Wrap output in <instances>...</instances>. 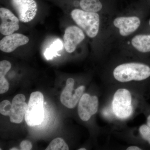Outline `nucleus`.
I'll list each match as a JSON object with an SVG mask.
<instances>
[{
	"label": "nucleus",
	"mask_w": 150,
	"mask_h": 150,
	"mask_svg": "<svg viewBox=\"0 0 150 150\" xmlns=\"http://www.w3.org/2000/svg\"><path fill=\"white\" fill-rule=\"evenodd\" d=\"M0 18V32L3 35H10L19 28V20L8 9L1 8Z\"/></svg>",
	"instance_id": "10"
},
{
	"label": "nucleus",
	"mask_w": 150,
	"mask_h": 150,
	"mask_svg": "<svg viewBox=\"0 0 150 150\" xmlns=\"http://www.w3.org/2000/svg\"><path fill=\"white\" fill-rule=\"evenodd\" d=\"M10 150H18V149L17 148L13 147L11 148V149H10Z\"/></svg>",
	"instance_id": "23"
},
{
	"label": "nucleus",
	"mask_w": 150,
	"mask_h": 150,
	"mask_svg": "<svg viewBox=\"0 0 150 150\" xmlns=\"http://www.w3.org/2000/svg\"><path fill=\"white\" fill-rule=\"evenodd\" d=\"M137 141L144 149H150V127L146 123L139 126Z\"/></svg>",
	"instance_id": "14"
},
{
	"label": "nucleus",
	"mask_w": 150,
	"mask_h": 150,
	"mask_svg": "<svg viewBox=\"0 0 150 150\" xmlns=\"http://www.w3.org/2000/svg\"><path fill=\"white\" fill-rule=\"evenodd\" d=\"M44 96L40 92H33L30 94L25 120L28 126L39 125L44 119Z\"/></svg>",
	"instance_id": "4"
},
{
	"label": "nucleus",
	"mask_w": 150,
	"mask_h": 150,
	"mask_svg": "<svg viewBox=\"0 0 150 150\" xmlns=\"http://www.w3.org/2000/svg\"><path fill=\"white\" fill-rule=\"evenodd\" d=\"M131 44L140 53H150V35L140 34L135 35L131 40Z\"/></svg>",
	"instance_id": "13"
},
{
	"label": "nucleus",
	"mask_w": 150,
	"mask_h": 150,
	"mask_svg": "<svg viewBox=\"0 0 150 150\" xmlns=\"http://www.w3.org/2000/svg\"><path fill=\"white\" fill-rule=\"evenodd\" d=\"M79 150H86V149L85 148H81L80 149H78Z\"/></svg>",
	"instance_id": "24"
},
{
	"label": "nucleus",
	"mask_w": 150,
	"mask_h": 150,
	"mask_svg": "<svg viewBox=\"0 0 150 150\" xmlns=\"http://www.w3.org/2000/svg\"><path fill=\"white\" fill-rule=\"evenodd\" d=\"M141 23L139 18L136 16L118 17L113 21V25L119 29V33L123 37L135 32L140 27Z\"/></svg>",
	"instance_id": "9"
},
{
	"label": "nucleus",
	"mask_w": 150,
	"mask_h": 150,
	"mask_svg": "<svg viewBox=\"0 0 150 150\" xmlns=\"http://www.w3.org/2000/svg\"><path fill=\"white\" fill-rule=\"evenodd\" d=\"M8 1L22 22L32 21L36 16L38 6L36 0H8Z\"/></svg>",
	"instance_id": "5"
},
{
	"label": "nucleus",
	"mask_w": 150,
	"mask_h": 150,
	"mask_svg": "<svg viewBox=\"0 0 150 150\" xmlns=\"http://www.w3.org/2000/svg\"><path fill=\"white\" fill-rule=\"evenodd\" d=\"M75 83L74 80L72 78L68 79L60 97L62 104L70 109L76 106L86 90L85 86L83 85L75 89Z\"/></svg>",
	"instance_id": "6"
},
{
	"label": "nucleus",
	"mask_w": 150,
	"mask_h": 150,
	"mask_svg": "<svg viewBox=\"0 0 150 150\" xmlns=\"http://www.w3.org/2000/svg\"><path fill=\"white\" fill-rule=\"evenodd\" d=\"M126 150H144V148L139 145H132L129 146L126 149Z\"/></svg>",
	"instance_id": "22"
},
{
	"label": "nucleus",
	"mask_w": 150,
	"mask_h": 150,
	"mask_svg": "<svg viewBox=\"0 0 150 150\" xmlns=\"http://www.w3.org/2000/svg\"><path fill=\"white\" fill-rule=\"evenodd\" d=\"M21 150H30L32 149V145L29 141L27 140H24L21 143Z\"/></svg>",
	"instance_id": "21"
},
{
	"label": "nucleus",
	"mask_w": 150,
	"mask_h": 150,
	"mask_svg": "<svg viewBox=\"0 0 150 150\" xmlns=\"http://www.w3.org/2000/svg\"><path fill=\"white\" fill-rule=\"evenodd\" d=\"M114 85H125L150 90V64L141 62L122 63L114 67L112 72Z\"/></svg>",
	"instance_id": "2"
},
{
	"label": "nucleus",
	"mask_w": 150,
	"mask_h": 150,
	"mask_svg": "<svg viewBox=\"0 0 150 150\" xmlns=\"http://www.w3.org/2000/svg\"><path fill=\"white\" fill-rule=\"evenodd\" d=\"M73 20L91 38L96 37L99 32L100 18L97 13L89 12L76 8L71 12Z\"/></svg>",
	"instance_id": "3"
},
{
	"label": "nucleus",
	"mask_w": 150,
	"mask_h": 150,
	"mask_svg": "<svg viewBox=\"0 0 150 150\" xmlns=\"http://www.w3.org/2000/svg\"><path fill=\"white\" fill-rule=\"evenodd\" d=\"M108 98L101 109V114L106 120L115 123L126 122L142 112L146 102V92L143 90L125 85L110 86Z\"/></svg>",
	"instance_id": "1"
},
{
	"label": "nucleus",
	"mask_w": 150,
	"mask_h": 150,
	"mask_svg": "<svg viewBox=\"0 0 150 150\" xmlns=\"http://www.w3.org/2000/svg\"><path fill=\"white\" fill-rule=\"evenodd\" d=\"M63 44L62 41L58 40L54 41L50 48L46 49L45 56L47 60L52 59L54 56L57 55V52L62 48Z\"/></svg>",
	"instance_id": "17"
},
{
	"label": "nucleus",
	"mask_w": 150,
	"mask_h": 150,
	"mask_svg": "<svg viewBox=\"0 0 150 150\" xmlns=\"http://www.w3.org/2000/svg\"><path fill=\"white\" fill-rule=\"evenodd\" d=\"M79 5L82 10L89 12L98 13L103 8L100 0H80Z\"/></svg>",
	"instance_id": "16"
},
{
	"label": "nucleus",
	"mask_w": 150,
	"mask_h": 150,
	"mask_svg": "<svg viewBox=\"0 0 150 150\" xmlns=\"http://www.w3.org/2000/svg\"><path fill=\"white\" fill-rule=\"evenodd\" d=\"M85 38L83 30L79 27L71 25L67 28L64 35L65 49L67 52L72 53Z\"/></svg>",
	"instance_id": "8"
},
{
	"label": "nucleus",
	"mask_w": 150,
	"mask_h": 150,
	"mask_svg": "<svg viewBox=\"0 0 150 150\" xmlns=\"http://www.w3.org/2000/svg\"><path fill=\"white\" fill-rule=\"evenodd\" d=\"M99 101L98 96L84 93L81 97L78 106V113L82 121L87 122L99 110Z\"/></svg>",
	"instance_id": "7"
},
{
	"label": "nucleus",
	"mask_w": 150,
	"mask_h": 150,
	"mask_svg": "<svg viewBox=\"0 0 150 150\" xmlns=\"http://www.w3.org/2000/svg\"><path fill=\"white\" fill-rule=\"evenodd\" d=\"M69 147L64 139L60 138L54 139L50 143L46 150H68Z\"/></svg>",
	"instance_id": "18"
},
{
	"label": "nucleus",
	"mask_w": 150,
	"mask_h": 150,
	"mask_svg": "<svg viewBox=\"0 0 150 150\" xmlns=\"http://www.w3.org/2000/svg\"><path fill=\"white\" fill-rule=\"evenodd\" d=\"M12 103L5 100L0 103V113L5 116H10L11 112Z\"/></svg>",
	"instance_id": "19"
},
{
	"label": "nucleus",
	"mask_w": 150,
	"mask_h": 150,
	"mask_svg": "<svg viewBox=\"0 0 150 150\" xmlns=\"http://www.w3.org/2000/svg\"><path fill=\"white\" fill-rule=\"evenodd\" d=\"M11 65L8 61L0 62V93H5L9 88V83L6 79L5 76L11 69Z\"/></svg>",
	"instance_id": "15"
},
{
	"label": "nucleus",
	"mask_w": 150,
	"mask_h": 150,
	"mask_svg": "<svg viewBox=\"0 0 150 150\" xmlns=\"http://www.w3.org/2000/svg\"><path fill=\"white\" fill-rule=\"evenodd\" d=\"M25 100V96L22 94L16 95L13 98L12 102L11 112L9 116L12 123L18 124L23 121L28 105Z\"/></svg>",
	"instance_id": "12"
},
{
	"label": "nucleus",
	"mask_w": 150,
	"mask_h": 150,
	"mask_svg": "<svg viewBox=\"0 0 150 150\" xmlns=\"http://www.w3.org/2000/svg\"><path fill=\"white\" fill-rule=\"evenodd\" d=\"M27 36L21 33H12L7 35L0 41V49L5 53H9L18 47L23 46L29 42Z\"/></svg>",
	"instance_id": "11"
},
{
	"label": "nucleus",
	"mask_w": 150,
	"mask_h": 150,
	"mask_svg": "<svg viewBox=\"0 0 150 150\" xmlns=\"http://www.w3.org/2000/svg\"><path fill=\"white\" fill-rule=\"evenodd\" d=\"M142 112L146 118V124L150 127V105L146 101L144 104Z\"/></svg>",
	"instance_id": "20"
},
{
	"label": "nucleus",
	"mask_w": 150,
	"mask_h": 150,
	"mask_svg": "<svg viewBox=\"0 0 150 150\" xmlns=\"http://www.w3.org/2000/svg\"><path fill=\"white\" fill-rule=\"evenodd\" d=\"M149 25L150 26V19L149 21Z\"/></svg>",
	"instance_id": "25"
}]
</instances>
